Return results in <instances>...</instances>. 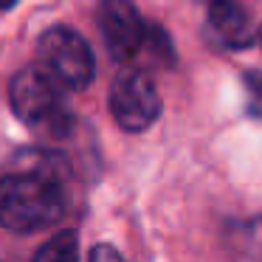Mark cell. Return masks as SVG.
Instances as JSON below:
<instances>
[{"mask_svg":"<svg viewBox=\"0 0 262 262\" xmlns=\"http://www.w3.org/2000/svg\"><path fill=\"white\" fill-rule=\"evenodd\" d=\"M65 209V178L42 169H20L0 178V226L6 231H46L62 220Z\"/></svg>","mask_w":262,"mask_h":262,"instance_id":"6da1fadb","label":"cell"},{"mask_svg":"<svg viewBox=\"0 0 262 262\" xmlns=\"http://www.w3.org/2000/svg\"><path fill=\"white\" fill-rule=\"evenodd\" d=\"M96 20L110 57L119 62H136L144 57L155 65L175 62L169 34L161 26L147 23L133 6V0H102Z\"/></svg>","mask_w":262,"mask_h":262,"instance_id":"7a4b0ae2","label":"cell"},{"mask_svg":"<svg viewBox=\"0 0 262 262\" xmlns=\"http://www.w3.org/2000/svg\"><path fill=\"white\" fill-rule=\"evenodd\" d=\"M9 102L23 124L42 136H65L71 130V110L65 107L62 85L42 65H31L14 74Z\"/></svg>","mask_w":262,"mask_h":262,"instance_id":"3957f363","label":"cell"},{"mask_svg":"<svg viewBox=\"0 0 262 262\" xmlns=\"http://www.w3.org/2000/svg\"><path fill=\"white\" fill-rule=\"evenodd\" d=\"M40 65L65 88L85 91L96 76V57L88 40L71 26H54L40 37Z\"/></svg>","mask_w":262,"mask_h":262,"instance_id":"277c9868","label":"cell"},{"mask_svg":"<svg viewBox=\"0 0 262 262\" xmlns=\"http://www.w3.org/2000/svg\"><path fill=\"white\" fill-rule=\"evenodd\" d=\"M164 102L152 76L138 68H124L110 85V113L127 133H144L158 121Z\"/></svg>","mask_w":262,"mask_h":262,"instance_id":"5b68a950","label":"cell"},{"mask_svg":"<svg viewBox=\"0 0 262 262\" xmlns=\"http://www.w3.org/2000/svg\"><path fill=\"white\" fill-rule=\"evenodd\" d=\"M206 26L217 46L231 51L248 48L259 37V29H254L251 14L239 0H206Z\"/></svg>","mask_w":262,"mask_h":262,"instance_id":"8992f818","label":"cell"},{"mask_svg":"<svg viewBox=\"0 0 262 262\" xmlns=\"http://www.w3.org/2000/svg\"><path fill=\"white\" fill-rule=\"evenodd\" d=\"M228 239L239 259L245 262H262V214L248 217L228 226Z\"/></svg>","mask_w":262,"mask_h":262,"instance_id":"52a82bcc","label":"cell"},{"mask_svg":"<svg viewBox=\"0 0 262 262\" xmlns=\"http://www.w3.org/2000/svg\"><path fill=\"white\" fill-rule=\"evenodd\" d=\"M34 262H79V237L74 231H59L37 251Z\"/></svg>","mask_w":262,"mask_h":262,"instance_id":"ba28073f","label":"cell"},{"mask_svg":"<svg viewBox=\"0 0 262 262\" xmlns=\"http://www.w3.org/2000/svg\"><path fill=\"white\" fill-rule=\"evenodd\" d=\"M243 85H245V104H248V113L262 121V74L245 71Z\"/></svg>","mask_w":262,"mask_h":262,"instance_id":"9c48e42d","label":"cell"},{"mask_svg":"<svg viewBox=\"0 0 262 262\" xmlns=\"http://www.w3.org/2000/svg\"><path fill=\"white\" fill-rule=\"evenodd\" d=\"M88 262H127V259L113 248V245L99 243V245H93V248H91V256H88Z\"/></svg>","mask_w":262,"mask_h":262,"instance_id":"30bf717a","label":"cell"},{"mask_svg":"<svg viewBox=\"0 0 262 262\" xmlns=\"http://www.w3.org/2000/svg\"><path fill=\"white\" fill-rule=\"evenodd\" d=\"M17 0H0V12H6V9H12Z\"/></svg>","mask_w":262,"mask_h":262,"instance_id":"8fae6325","label":"cell"},{"mask_svg":"<svg viewBox=\"0 0 262 262\" xmlns=\"http://www.w3.org/2000/svg\"><path fill=\"white\" fill-rule=\"evenodd\" d=\"M256 40H259V42H262V29H259V37H256Z\"/></svg>","mask_w":262,"mask_h":262,"instance_id":"7c38bea8","label":"cell"}]
</instances>
